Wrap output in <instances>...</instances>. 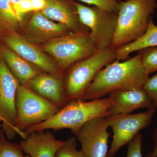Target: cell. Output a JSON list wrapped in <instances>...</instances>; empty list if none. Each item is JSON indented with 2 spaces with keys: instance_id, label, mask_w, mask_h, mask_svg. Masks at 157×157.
I'll list each match as a JSON object with an SVG mask.
<instances>
[{
  "instance_id": "cell-25",
  "label": "cell",
  "mask_w": 157,
  "mask_h": 157,
  "mask_svg": "<svg viewBox=\"0 0 157 157\" xmlns=\"http://www.w3.org/2000/svg\"><path fill=\"white\" fill-rule=\"evenodd\" d=\"M143 135L138 133L128 144L126 157H142L141 152Z\"/></svg>"
},
{
  "instance_id": "cell-24",
  "label": "cell",
  "mask_w": 157,
  "mask_h": 157,
  "mask_svg": "<svg viewBox=\"0 0 157 157\" xmlns=\"http://www.w3.org/2000/svg\"><path fill=\"white\" fill-rule=\"evenodd\" d=\"M142 88L151 100L154 107L157 109V73L149 77Z\"/></svg>"
},
{
  "instance_id": "cell-27",
  "label": "cell",
  "mask_w": 157,
  "mask_h": 157,
  "mask_svg": "<svg viewBox=\"0 0 157 157\" xmlns=\"http://www.w3.org/2000/svg\"><path fill=\"white\" fill-rule=\"evenodd\" d=\"M33 11H41L46 6V0H30Z\"/></svg>"
},
{
  "instance_id": "cell-12",
  "label": "cell",
  "mask_w": 157,
  "mask_h": 157,
  "mask_svg": "<svg viewBox=\"0 0 157 157\" xmlns=\"http://www.w3.org/2000/svg\"><path fill=\"white\" fill-rule=\"evenodd\" d=\"M71 32L64 25L54 22L45 17L41 11H37L33 14L26 28L25 38L33 44L42 43Z\"/></svg>"
},
{
  "instance_id": "cell-18",
  "label": "cell",
  "mask_w": 157,
  "mask_h": 157,
  "mask_svg": "<svg viewBox=\"0 0 157 157\" xmlns=\"http://www.w3.org/2000/svg\"><path fill=\"white\" fill-rule=\"evenodd\" d=\"M157 46V26L151 18L145 33L137 40L115 50L116 60H124L132 52Z\"/></svg>"
},
{
  "instance_id": "cell-16",
  "label": "cell",
  "mask_w": 157,
  "mask_h": 157,
  "mask_svg": "<svg viewBox=\"0 0 157 157\" xmlns=\"http://www.w3.org/2000/svg\"><path fill=\"white\" fill-rule=\"evenodd\" d=\"M46 6L41 12L51 20L57 21L67 26L73 33L83 31V25L79 21L73 2L66 0H46Z\"/></svg>"
},
{
  "instance_id": "cell-8",
  "label": "cell",
  "mask_w": 157,
  "mask_h": 157,
  "mask_svg": "<svg viewBox=\"0 0 157 157\" xmlns=\"http://www.w3.org/2000/svg\"><path fill=\"white\" fill-rule=\"evenodd\" d=\"M21 83L11 73L2 58L0 59V117L2 120V130L6 137L12 140L16 134L22 139L27 135L16 127L17 111L15 96Z\"/></svg>"
},
{
  "instance_id": "cell-10",
  "label": "cell",
  "mask_w": 157,
  "mask_h": 157,
  "mask_svg": "<svg viewBox=\"0 0 157 157\" xmlns=\"http://www.w3.org/2000/svg\"><path fill=\"white\" fill-rule=\"evenodd\" d=\"M107 117H97L85 124L75 135L85 157H106L110 134Z\"/></svg>"
},
{
  "instance_id": "cell-1",
  "label": "cell",
  "mask_w": 157,
  "mask_h": 157,
  "mask_svg": "<svg viewBox=\"0 0 157 157\" xmlns=\"http://www.w3.org/2000/svg\"><path fill=\"white\" fill-rule=\"evenodd\" d=\"M149 77L139 53L124 62L115 60L98 72L86 89L83 101L101 99L113 91L141 88Z\"/></svg>"
},
{
  "instance_id": "cell-28",
  "label": "cell",
  "mask_w": 157,
  "mask_h": 157,
  "mask_svg": "<svg viewBox=\"0 0 157 157\" xmlns=\"http://www.w3.org/2000/svg\"><path fill=\"white\" fill-rule=\"evenodd\" d=\"M154 147L152 150L147 155L146 157H157V126L152 135Z\"/></svg>"
},
{
  "instance_id": "cell-9",
  "label": "cell",
  "mask_w": 157,
  "mask_h": 157,
  "mask_svg": "<svg viewBox=\"0 0 157 157\" xmlns=\"http://www.w3.org/2000/svg\"><path fill=\"white\" fill-rule=\"evenodd\" d=\"M157 109L155 107L144 112L107 117V124L113 132V139L106 157H115L122 147L128 145L141 130L148 127Z\"/></svg>"
},
{
  "instance_id": "cell-14",
  "label": "cell",
  "mask_w": 157,
  "mask_h": 157,
  "mask_svg": "<svg viewBox=\"0 0 157 157\" xmlns=\"http://www.w3.org/2000/svg\"><path fill=\"white\" fill-rule=\"evenodd\" d=\"M61 77L45 72L41 73L24 85L61 108L69 102L65 95L64 81Z\"/></svg>"
},
{
  "instance_id": "cell-17",
  "label": "cell",
  "mask_w": 157,
  "mask_h": 157,
  "mask_svg": "<svg viewBox=\"0 0 157 157\" xmlns=\"http://www.w3.org/2000/svg\"><path fill=\"white\" fill-rule=\"evenodd\" d=\"M1 53L9 70L21 84L25 85L42 73L39 68L34 67L7 47L2 46Z\"/></svg>"
},
{
  "instance_id": "cell-15",
  "label": "cell",
  "mask_w": 157,
  "mask_h": 157,
  "mask_svg": "<svg viewBox=\"0 0 157 157\" xmlns=\"http://www.w3.org/2000/svg\"><path fill=\"white\" fill-rule=\"evenodd\" d=\"M65 141L57 139L49 131L31 132L20 142L23 151L30 157H55Z\"/></svg>"
},
{
  "instance_id": "cell-5",
  "label": "cell",
  "mask_w": 157,
  "mask_h": 157,
  "mask_svg": "<svg viewBox=\"0 0 157 157\" xmlns=\"http://www.w3.org/2000/svg\"><path fill=\"white\" fill-rule=\"evenodd\" d=\"M43 49L56 59L63 70L98 51L91 40L90 33L84 31L51 39L45 42Z\"/></svg>"
},
{
  "instance_id": "cell-30",
  "label": "cell",
  "mask_w": 157,
  "mask_h": 157,
  "mask_svg": "<svg viewBox=\"0 0 157 157\" xmlns=\"http://www.w3.org/2000/svg\"><path fill=\"white\" fill-rule=\"evenodd\" d=\"M2 122V118L0 117V122Z\"/></svg>"
},
{
  "instance_id": "cell-22",
  "label": "cell",
  "mask_w": 157,
  "mask_h": 157,
  "mask_svg": "<svg viewBox=\"0 0 157 157\" xmlns=\"http://www.w3.org/2000/svg\"><path fill=\"white\" fill-rule=\"evenodd\" d=\"M76 147V137L69 138L59 149L55 157H85L81 150H78Z\"/></svg>"
},
{
  "instance_id": "cell-23",
  "label": "cell",
  "mask_w": 157,
  "mask_h": 157,
  "mask_svg": "<svg viewBox=\"0 0 157 157\" xmlns=\"http://www.w3.org/2000/svg\"><path fill=\"white\" fill-rule=\"evenodd\" d=\"M111 12H118L120 2L117 0H78Z\"/></svg>"
},
{
  "instance_id": "cell-4",
  "label": "cell",
  "mask_w": 157,
  "mask_h": 157,
  "mask_svg": "<svg viewBox=\"0 0 157 157\" xmlns=\"http://www.w3.org/2000/svg\"><path fill=\"white\" fill-rule=\"evenodd\" d=\"M115 60V50L109 48L98 51L91 56L71 66L64 81L65 95L68 102L83 101L86 89L98 72Z\"/></svg>"
},
{
  "instance_id": "cell-6",
  "label": "cell",
  "mask_w": 157,
  "mask_h": 157,
  "mask_svg": "<svg viewBox=\"0 0 157 157\" xmlns=\"http://www.w3.org/2000/svg\"><path fill=\"white\" fill-rule=\"evenodd\" d=\"M16 127L21 132L31 126L47 120L61 109L56 104L21 84L15 96Z\"/></svg>"
},
{
  "instance_id": "cell-29",
  "label": "cell",
  "mask_w": 157,
  "mask_h": 157,
  "mask_svg": "<svg viewBox=\"0 0 157 157\" xmlns=\"http://www.w3.org/2000/svg\"><path fill=\"white\" fill-rule=\"evenodd\" d=\"M11 3H12V6L17 4V3L19 2L21 0H10Z\"/></svg>"
},
{
  "instance_id": "cell-7",
  "label": "cell",
  "mask_w": 157,
  "mask_h": 157,
  "mask_svg": "<svg viewBox=\"0 0 157 157\" xmlns=\"http://www.w3.org/2000/svg\"><path fill=\"white\" fill-rule=\"evenodd\" d=\"M73 3L80 22L90 30V38L97 50L110 48L117 26L118 13Z\"/></svg>"
},
{
  "instance_id": "cell-26",
  "label": "cell",
  "mask_w": 157,
  "mask_h": 157,
  "mask_svg": "<svg viewBox=\"0 0 157 157\" xmlns=\"http://www.w3.org/2000/svg\"><path fill=\"white\" fill-rule=\"evenodd\" d=\"M13 7L21 21L24 14L33 11L30 0H21L19 2L13 5Z\"/></svg>"
},
{
  "instance_id": "cell-2",
  "label": "cell",
  "mask_w": 157,
  "mask_h": 157,
  "mask_svg": "<svg viewBox=\"0 0 157 157\" xmlns=\"http://www.w3.org/2000/svg\"><path fill=\"white\" fill-rule=\"evenodd\" d=\"M113 104L109 97L90 101H69L50 118L29 127L24 132L28 135L34 132L67 128L75 135L89 121L97 117H109Z\"/></svg>"
},
{
  "instance_id": "cell-3",
  "label": "cell",
  "mask_w": 157,
  "mask_h": 157,
  "mask_svg": "<svg viewBox=\"0 0 157 157\" xmlns=\"http://www.w3.org/2000/svg\"><path fill=\"white\" fill-rule=\"evenodd\" d=\"M157 9V0L121 2L117 26L110 48L116 50L142 36L147 29L151 16Z\"/></svg>"
},
{
  "instance_id": "cell-11",
  "label": "cell",
  "mask_w": 157,
  "mask_h": 157,
  "mask_svg": "<svg viewBox=\"0 0 157 157\" xmlns=\"http://www.w3.org/2000/svg\"><path fill=\"white\" fill-rule=\"evenodd\" d=\"M7 47L45 73L62 76V70L48 56L25 37L15 32L3 37Z\"/></svg>"
},
{
  "instance_id": "cell-19",
  "label": "cell",
  "mask_w": 157,
  "mask_h": 157,
  "mask_svg": "<svg viewBox=\"0 0 157 157\" xmlns=\"http://www.w3.org/2000/svg\"><path fill=\"white\" fill-rule=\"evenodd\" d=\"M0 21L12 29L16 28L20 22L10 0H0Z\"/></svg>"
},
{
  "instance_id": "cell-20",
  "label": "cell",
  "mask_w": 157,
  "mask_h": 157,
  "mask_svg": "<svg viewBox=\"0 0 157 157\" xmlns=\"http://www.w3.org/2000/svg\"><path fill=\"white\" fill-rule=\"evenodd\" d=\"M20 144L10 141L2 131L0 133V157H30L24 155Z\"/></svg>"
},
{
  "instance_id": "cell-13",
  "label": "cell",
  "mask_w": 157,
  "mask_h": 157,
  "mask_svg": "<svg viewBox=\"0 0 157 157\" xmlns=\"http://www.w3.org/2000/svg\"><path fill=\"white\" fill-rule=\"evenodd\" d=\"M108 95L113 103L109 110V116L129 114L139 108L149 109L154 107L151 100L142 88L113 91Z\"/></svg>"
},
{
  "instance_id": "cell-21",
  "label": "cell",
  "mask_w": 157,
  "mask_h": 157,
  "mask_svg": "<svg viewBox=\"0 0 157 157\" xmlns=\"http://www.w3.org/2000/svg\"><path fill=\"white\" fill-rule=\"evenodd\" d=\"M140 60L148 75L157 71V46L139 50Z\"/></svg>"
}]
</instances>
